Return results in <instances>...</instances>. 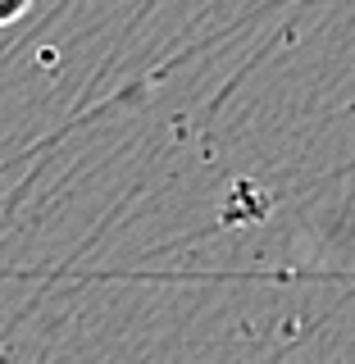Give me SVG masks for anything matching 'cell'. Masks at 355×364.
Segmentation results:
<instances>
[{"label": "cell", "mask_w": 355, "mask_h": 364, "mask_svg": "<svg viewBox=\"0 0 355 364\" xmlns=\"http://www.w3.org/2000/svg\"><path fill=\"white\" fill-rule=\"evenodd\" d=\"M32 9V0H0V28H9V23H18L23 14Z\"/></svg>", "instance_id": "obj_1"}]
</instances>
